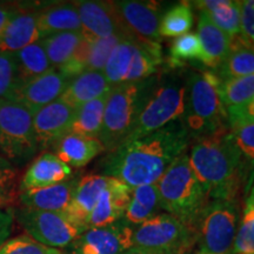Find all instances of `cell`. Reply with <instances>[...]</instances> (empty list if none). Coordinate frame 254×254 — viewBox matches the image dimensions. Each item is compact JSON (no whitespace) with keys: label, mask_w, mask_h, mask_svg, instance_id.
Listing matches in <instances>:
<instances>
[{"label":"cell","mask_w":254,"mask_h":254,"mask_svg":"<svg viewBox=\"0 0 254 254\" xmlns=\"http://www.w3.org/2000/svg\"><path fill=\"white\" fill-rule=\"evenodd\" d=\"M189 132L174 122L150 134L124 140L101 161L104 176L134 189L157 184L167 168L185 153Z\"/></svg>","instance_id":"cell-1"},{"label":"cell","mask_w":254,"mask_h":254,"mask_svg":"<svg viewBox=\"0 0 254 254\" xmlns=\"http://www.w3.org/2000/svg\"><path fill=\"white\" fill-rule=\"evenodd\" d=\"M189 159L208 199L238 198L246 165L228 129L196 139Z\"/></svg>","instance_id":"cell-2"},{"label":"cell","mask_w":254,"mask_h":254,"mask_svg":"<svg viewBox=\"0 0 254 254\" xmlns=\"http://www.w3.org/2000/svg\"><path fill=\"white\" fill-rule=\"evenodd\" d=\"M161 208L193 231L208 196L196 179L187 154H182L158 180ZM194 234V233H193Z\"/></svg>","instance_id":"cell-3"},{"label":"cell","mask_w":254,"mask_h":254,"mask_svg":"<svg viewBox=\"0 0 254 254\" xmlns=\"http://www.w3.org/2000/svg\"><path fill=\"white\" fill-rule=\"evenodd\" d=\"M220 84L221 79L212 71L190 73L182 122L189 135L192 132L204 136L226 129L227 114L219 94Z\"/></svg>","instance_id":"cell-4"},{"label":"cell","mask_w":254,"mask_h":254,"mask_svg":"<svg viewBox=\"0 0 254 254\" xmlns=\"http://www.w3.org/2000/svg\"><path fill=\"white\" fill-rule=\"evenodd\" d=\"M154 79L128 82L111 88L105 105L99 140L105 151L111 152L127 138L142 110Z\"/></svg>","instance_id":"cell-5"},{"label":"cell","mask_w":254,"mask_h":254,"mask_svg":"<svg viewBox=\"0 0 254 254\" xmlns=\"http://www.w3.org/2000/svg\"><path fill=\"white\" fill-rule=\"evenodd\" d=\"M240 212L238 198L208 199L193 228L198 254H231Z\"/></svg>","instance_id":"cell-6"},{"label":"cell","mask_w":254,"mask_h":254,"mask_svg":"<svg viewBox=\"0 0 254 254\" xmlns=\"http://www.w3.org/2000/svg\"><path fill=\"white\" fill-rule=\"evenodd\" d=\"M185 100L186 86L182 81L174 78L160 81L155 78L142 110L125 140L147 135L178 122L185 112Z\"/></svg>","instance_id":"cell-7"},{"label":"cell","mask_w":254,"mask_h":254,"mask_svg":"<svg viewBox=\"0 0 254 254\" xmlns=\"http://www.w3.org/2000/svg\"><path fill=\"white\" fill-rule=\"evenodd\" d=\"M38 152L33 114L14 101H0V153L20 168Z\"/></svg>","instance_id":"cell-8"},{"label":"cell","mask_w":254,"mask_h":254,"mask_svg":"<svg viewBox=\"0 0 254 254\" xmlns=\"http://www.w3.org/2000/svg\"><path fill=\"white\" fill-rule=\"evenodd\" d=\"M194 240L193 231L168 213L132 226V249L159 254H184Z\"/></svg>","instance_id":"cell-9"},{"label":"cell","mask_w":254,"mask_h":254,"mask_svg":"<svg viewBox=\"0 0 254 254\" xmlns=\"http://www.w3.org/2000/svg\"><path fill=\"white\" fill-rule=\"evenodd\" d=\"M14 220L32 239L57 250L69 247L86 231L65 212L38 211L20 206L14 208Z\"/></svg>","instance_id":"cell-10"},{"label":"cell","mask_w":254,"mask_h":254,"mask_svg":"<svg viewBox=\"0 0 254 254\" xmlns=\"http://www.w3.org/2000/svg\"><path fill=\"white\" fill-rule=\"evenodd\" d=\"M113 5L128 38L144 44L159 45L161 17L158 2L123 0L113 1Z\"/></svg>","instance_id":"cell-11"},{"label":"cell","mask_w":254,"mask_h":254,"mask_svg":"<svg viewBox=\"0 0 254 254\" xmlns=\"http://www.w3.org/2000/svg\"><path fill=\"white\" fill-rule=\"evenodd\" d=\"M132 247V226L119 220L104 227L87 228L69 246V252L71 254H122Z\"/></svg>","instance_id":"cell-12"},{"label":"cell","mask_w":254,"mask_h":254,"mask_svg":"<svg viewBox=\"0 0 254 254\" xmlns=\"http://www.w3.org/2000/svg\"><path fill=\"white\" fill-rule=\"evenodd\" d=\"M75 110L60 99L33 114V127L38 150L53 148L60 139L71 132Z\"/></svg>","instance_id":"cell-13"},{"label":"cell","mask_w":254,"mask_h":254,"mask_svg":"<svg viewBox=\"0 0 254 254\" xmlns=\"http://www.w3.org/2000/svg\"><path fill=\"white\" fill-rule=\"evenodd\" d=\"M68 80L58 69L53 68L40 77L18 85L11 97V101L20 104L32 114L62 97Z\"/></svg>","instance_id":"cell-14"},{"label":"cell","mask_w":254,"mask_h":254,"mask_svg":"<svg viewBox=\"0 0 254 254\" xmlns=\"http://www.w3.org/2000/svg\"><path fill=\"white\" fill-rule=\"evenodd\" d=\"M82 32L91 37L107 38L122 36L128 38L114 8L113 1L82 0L75 1ZM131 39V38H128Z\"/></svg>","instance_id":"cell-15"},{"label":"cell","mask_w":254,"mask_h":254,"mask_svg":"<svg viewBox=\"0 0 254 254\" xmlns=\"http://www.w3.org/2000/svg\"><path fill=\"white\" fill-rule=\"evenodd\" d=\"M73 178L72 168L52 152L45 151L28 165L19 182V193L50 187Z\"/></svg>","instance_id":"cell-16"},{"label":"cell","mask_w":254,"mask_h":254,"mask_svg":"<svg viewBox=\"0 0 254 254\" xmlns=\"http://www.w3.org/2000/svg\"><path fill=\"white\" fill-rule=\"evenodd\" d=\"M131 187L111 178L110 185L101 193L86 220V228L104 227L122 220L131 198Z\"/></svg>","instance_id":"cell-17"},{"label":"cell","mask_w":254,"mask_h":254,"mask_svg":"<svg viewBox=\"0 0 254 254\" xmlns=\"http://www.w3.org/2000/svg\"><path fill=\"white\" fill-rule=\"evenodd\" d=\"M40 40L38 11L18 7V11L0 36V52L14 55L24 47Z\"/></svg>","instance_id":"cell-18"},{"label":"cell","mask_w":254,"mask_h":254,"mask_svg":"<svg viewBox=\"0 0 254 254\" xmlns=\"http://www.w3.org/2000/svg\"><path fill=\"white\" fill-rule=\"evenodd\" d=\"M79 178L72 179L45 189L25 190L19 193L18 204L21 207L49 212H65L71 202Z\"/></svg>","instance_id":"cell-19"},{"label":"cell","mask_w":254,"mask_h":254,"mask_svg":"<svg viewBox=\"0 0 254 254\" xmlns=\"http://www.w3.org/2000/svg\"><path fill=\"white\" fill-rule=\"evenodd\" d=\"M110 183L111 177L100 176V174H91V176L80 178L65 213L79 225L86 228L88 215L91 214L101 193L106 190Z\"/></svg>","instance_id":"cell-20"},{"label":"cell","mask_w":254,"mask_h":254,"mask_svg":"<svg viewBox=\"0 0 254 254\" xmlns=\"http://www.w3.org/2000/svg\"><path fill=\"white\" fill-rule=\"evenodd\" d=\"M196 36L202 47L201 63L211 68H219L230 53L232 38L215 26L204 11L199 12Z\"/></svg>","instance_id":"cell-21"},{"label":"cell","mask_w":254,"mask_h":254,"mask_svg":"<svg viewBox=\"0 0 254 254\" xmlns=\"http://www.w3.org/2000/svg\"><path fill=\"white\" fill-rule=\"evenodd\" d=\"M104 72L85 71L68 82L60 99L74 110L92 100L103 97L111 91Z\"/></svg>","instance_id":"cell-22"},{"label":"cell","mask_w":254,"mask_h":254,"mask_svg":"<svg viewBox=\"0 0 254 254\" xmlns=\"http://www.w3.org/2000/svg\"><path fill=\"white\" fill-rule=\"evenodd\" d=\"M53 150L60 160L69 167L81 168L90 164L95 157L105 151L99 139L69 132L60 139Z\"/></svg>","instance_id":"cell-23"},{"label":"cell","mask_w":254,"mask_h":254,"mask_svg":"<svg viewBox=\"0 0 254 254\" xmlns=\"http://www.w3.org/2000/svg\"><path fill=\"white\" fill-rule=\"evenodd\" d=\"M38 28L41 39L62 32H82L80 18L74 4L45 6L38 11Z\"/></svg>","instance_id":"cell-24"},{"label":"cell","mask_w":254,"mask_h":254,"mask_svg":"<svg viewBox=\"0 0 254 254\" xmlns=\"http://www.w3.org/2000/svg\"><path fill=\"white\" fill-rule=\"evenodd\" d=\"M160 208L157 184L134 187L131 190V198L122 220L129 226H136L157 214Z\"/></svg>","instance_id":"cell-25"},{"label":"cell","mask_w":254,"mask_h":254,"mask_svg":"<svg viewBox=\"0 0 254 254\" xmlns=\"http://www.w3.org/2000/svg\"><path fill=\"white\" fill-rule=\"evenodd\" d=\"M200 11L208 14L217 27L231 37L232 39L240 36L241 25V1L231 0H202L194 1Z\"/></svg>","instance_id":"cell-26"},{"label":"cell","mask_w":254,"mask_h":254,"mask_svg":"<svg viewBox=\"0 0 254 254\" xmlns=\"http://www.w3.org/2000/svg\"><path fill=\"white\" fill-rule=\"evenodd\" d=\"M13 56L17 66L19 85L40 77L53 69L41 40L24 47Z\"/></svg>","instance_id":"cell-27"},{"label":"cell","mask_w":254,"mask_h":254,"mask_svg":"<svg viewBox=\"0 0 254 254\" xmlns=\"http://www.w3.org/2000/svg\"><path fill=\"white\" fill-rule=\"evenodd\" d=\"M254 74V50L240 36L232 39L231 51L219 66L218 77L221 80Z\"/></svg>","instance_id":"cell-28"},{"label":"cell","mask_w":254,"mask_h":254,"mask_svg":"<svg viewBox=\"0 0 254 254\" xmlns=\"http://www.w3.org/2000/svg\"><path fill=\"white\" fill-rule=\"evenodd\" d=\"M109 93L82 105L75 110L71 133L87 136V138H99L101 127H103L105 105H106Z\"/></svg>","instance_id":"cell-29"},{"label":"cell","mask_w":254,"mask_h":254,"mask_svg":"<svg viewBox=\"0 0 254 254\" xmlns=\"http://www.w3.org/2000/svg\"><path fill=\"white\" fill-rule=\"evenodd\" d=\"M84 39V32H62L41 39L53 68H59L72 58Z\"/></svg>","instance_id":"cell-30"},{"label":"cell","mask_w":254,"mask_h":254,"mask_svg":"<svg viewBox=\"0 0 254 254\" xmlns=\"http://www.w3.org/2000/svg\"><path fill=\"white\" fill-rule=\"evenodd\" d=\"M219 94L226 114L245 106L254 97V74L221 80Z\"/></svg>","instance_id":"cell-31"},{"label":"cell","mask_w":254,"mask_h":254,"mask_svg":"<svg viewBox=\"0 0 254 254\" xmlns=\"http://www.w3.org/2000/svg\"><path fill=\"white\" fill-rule=\"evenodd\" d=\"M231 254H254V183L250 185L244 200L239 228Z\"/></svg>","instance_id":"cell-32"},{"label":"cell","mask_w":254,"mask_h":254,"mask_svg":"<svg viewBox=\"0 0 254 254\" xmlns=\"http://www.w3.org/2000/svg\"><path fill=\"white\" fill-rule=\"evenodd\" d=\"M134 41L135 39H128V38L123 39L114 47L107 59L103 72L111 87L125 84V79L132 59Z\"/></svg>","instance_id":"cell-33"},{"label":"cell","mask_w":254,"mask_h":254,"mask_svg":"<svg viewBox=\"0 0 254 254\" xmlns=\"http://www.w3.org/2000/svg\"><path fill=\"white\" fill-rule=\"evenodd\" d=\"M193 26V11L190 2L179 4L168 8L160 19V37L178 38L189 33Z\"/></svg>","instance_id":"cell-34"},{"label":"cell","mask_w":254,"mask_h":254,"mask_svg":"<svg viewBox=\"0 0 254 254\" xmlns=\"http://www.w3.org/2000/svg\"><path fill=\"white\" fill-rule=\"evenodd\" d=\"M18 168L0 153V208H12L19 198Z\"/></svg>","instance_id":"cell-35"},{"label":"cell","mask_w":254,"mask_h":254,"mask_svg":"<svg viewBox=\"0 0 254 254\" xmlns=\"http://www.w3.org/2000/svg\"><path fill=\"white\" fill-rule=\"evenodd\" d=\"M171 63L174 66H180L184 63L201 62L202 47L195 33H186L173 40L170 47Z\"/></svg>","instance_id":"cell-36"},{"label":"cell","mask_w":254,"mask_h":254,"mask_svg":"<svg viewBox=\"0 0 254 254\" xmlns=\"http://www.w3.org/2000/svg\"><path fill=\"white\" fill-rule=\"evenodd\" d=\"M231 139L245 165H254V122L230 123Z\"/></svg>","instance_id":"cell-37"},{"label":"cell","mask_w":254,"mask_h":254,"mask_svg":"<svg viewBox=\"0 0 254 254\" xmlns=\"http://www.w3.org/2000/svg\"><path fill=\"white\" fill-rule=\"evenodd\" d=\"M125 37L111 36L107 38H95L90 36V45L87 53V71H104L107 59L112 51Z\"/></svg>","instance_id":"cell-38"},{"label":"cell","mask_w":254,"mask_h":254,"mask_svg":"<svg viewBox=\"0 0 254 254\" xmlns=\"http://www.w3.org/2000/svg\"><path fill=\"white\" fill-rule=\"evenodd\" d=\"M0 254H64L60 250L47 247L32 239L27 234H21L8 239L0 247Z\"/></svg>","instance_id":"cell-39"},{"label":"cell","mask_w":254,"mask_h":254,"mask_svg":"<svg viewBox=\"0 0 254 254\" xmlns=\"http://www.w3.org/2000/svg\"><path fill=\"white\" fill-rule=\"evenodd\" d=\"M18 85L14 56L0 52V101L11 99Z\"/></svg>","instance_id":"cell-40"},{"label":"cell","mask_w":254,"mask_h":254,"mask_svg":"<svg viewBox=\"0 0 254 254\" xmlns=\"http://www.w3.org/2000/svg\"><path fill=\"white\" fill-rule=\"evenodd\" d=\"M240 37L254 50V0L241 1Z\"/></svg>","instance_id":"cell-41"},{"label":"cell","mask_w":254,"mask_h":254,"mask_svg":"<svg viewBox=\"0 0 254 254\" xmlns=\"http://www.w3.org/2000/svg\"><path fill=\"white\" fill-rule=\"evenodd\" d=\"M14 222V208H0V247L11 236Z\"/></svg>","instance_id":"cell-42"},{"label":"cell","mask_w":254,"mask_h":254,"mask_svg":"<svg viewBox=\"0 0 254 254\" xmlns=\"http://www.w3.org/2000/svg\"><path fill=\"white\" fill-rule=\"evenodd\" d=\"M234 122H254V97L245 106L227 113V124Z\"/></svg>","instance_id":"cell-43"},{"label":"cell","mask_w":254,"mask_h":254,"mask_svg":"<svg viewBox=\"0 0 254 254\" xmlns=\"http://www.w3.org/2000/svg\"><path fill=\"white\" fill-rule=\"evenodd\" d=\"M18 11L17 6L13 5H0V36L4 32L5 27L7 26L8 21Z\"/></svg>","instance_id":"cell-44"},{"label":"cell","mask_w":254,"mask_h":254,"mask_svg":"<svg viewBox=\"0 0 254 254\" xmlns=\"http://www.w3.org/2000/svg\"><path fill=\"white\" fill-rule=\"evenodd\" d=\"M122 254H159V253H153V252H147V251H141V250H136V249H131L126 252H124Z\"/></svg>","instance_id":"cell-45"}]
</instances>
